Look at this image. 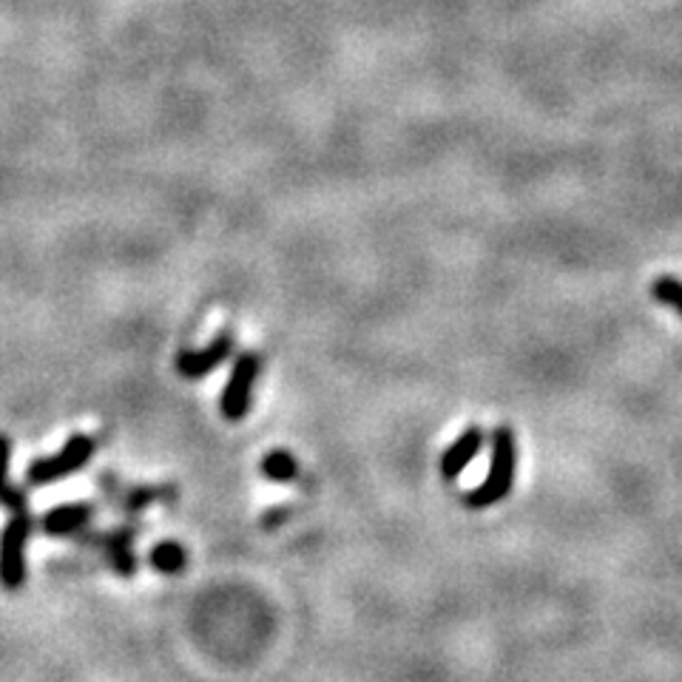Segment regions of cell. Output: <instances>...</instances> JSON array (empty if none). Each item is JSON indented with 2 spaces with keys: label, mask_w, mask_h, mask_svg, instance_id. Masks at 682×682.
Wrapping results in <instances>:
<instances>
[{
  "label": "cell",
  "mask_w": 682,
  "mask_h": 682,
  "mask_svg": "<svg viewBox=\"0 0 682 682\" xmlns=\"http://www.w3.org/2000/svg\"><path fill=\"white\" fill-rule=\"evenodd\" d=\"M233 333L222 330L211 345L202 347V350H182L177 356V373L188 381H197V378L211 376L217 367H222L228 358L233 356Z\"/></svg>",
  "instance_id": "obj_7"
},
{
  "label": "cell",
  "mask_w": 682,
  "mask_h": 682,
  "mask_svg": "<svg viewBox=\"0 0 682 682\" xmlns=\"http://www.w3.org/2000/svg\"><path fill=\"white\" fill-rule=\"evenodd\" d=\"M94 452H97V438L94 436H72L66 444L60 447L54 455H43L32 461L27 470V481L32 486H49L57 484L63 478L74 475V472L86 470L92 464Z\"/></svg>",
  "instance_id": "obj_2"
},
{
  "label": "cell",
  "mask_w": 682,
  "mask_h": 682,
  "mask_svg": "<svg viewBox=\"0 0 682 682\" xmlns=\"http://www.w3.org/2000/svg\"><path fill=\"white\" fill-rule=\"evenodd\" d=\"M262 475L271 481V484H296L298 475H302V466L293 458V452L287 450H271L262 458Z\"/></svg>",
  "instance_id": "obj_11"
},
{
  "label": "cell",
  "mask_w": 682,
  "mask_h": 682,
  "mask_svg": "<svg viewBox=\"0 0 682 682\" xmlns=\"http://www.w3.org/2000/svg\"><path fill=\"white\" fill-rule=\"evenodd\" d=\"M651 296H654V302L674 311L676 316H682V279L657 276L654 282H651Z\"/></svg>",
  "instance_id": "obj_13"
},
{
  "label": "cell",
  "mask_w": 682,
  "mask_h": 682,
  "mask_svg": "<svg viewBox=\"0 0 682 682\" xmlns=\"http://www.w3.org/2000/svg\"><path fill=\"white\" fill-rule=\"evenodd\" d=\"M99 490L106 492L112 504H117L119 510L126 512V515H132V517L139 515L143 510H148L151 504H157V501H171V497L177 495V490H174V486H148V484L126 486V484H119L117 475H112V472H103V475H99Z\"/></svg>",
  "instance_id": "obj_6"
},
{
  "label": "cell",
  "mask_w": 682,
  "mask_h": 682,
  "mask_svg": "<svg viewBox=\"0 0 682 682\" xmlns=\"http://www.w3.org/2000/svg\"><path fill=\"white\" fill-rule=\"evenodd\" d=\"M148 560H151L154 571H159V575H182L188 566V552L177 541H159L151 549V555H148Z\"/></svg>",
  "instance_id": "obj_12"
},
{
  "label": "cell",
  "mask_w": 682,
  "mask_h": 682,
  "mask_svg": "<svg viewBox=\"0 0 682 682\" xmlns=\"http://www.w3.org/2000/svg\"><path fill=\"white\" fill-rule=\"evenodd\" d=\"M515 466H517V444L512 427H497L492 432V461L490 472L475 490L464 495L466 510H486L501 501H506L515 486Z\"/></svg>",
  "instance_id": "obj_1"
},
{
  "label": "cell",
  "mask_w": 682,
  "mask_h": 682,
  "mask_svg": "<svg viewBox=\"0 0 682 682\" xmlns=\"http://www.w3.org/2000/svg\"><path fill=\"white\" fill-rule=\"evenodd\" d=\"M80 541L106 555L108 566L117 577H134L137 575V555H134V537L137 529L134 526H117L108 532H80Z\"/></svg>",
  "instance_id": "obj_5"
},
{
  "label": "cell",
  "mask_w": 682,
  "mask_h": 682,
  "mask_svg": "<svg viewBox=\"0 0 682 682\" xmlns=\"http://www.w3.org/2000/svg\"><path fill=\"white\" fill-rule=\"evenodd\" d=\"M9 466H12V438L0 432V506L9 512H27V492L9 481Z\"/></svg>",
  "instance_id": "obj_10"
},
{
  "label": "cell",
  "mask_w": 682,
  "mask_h": 682,
  "mask_svg": "<svg viewBox=\"0 0 682 682\" xmlns=\"http://www.w3.org/2000/svg\"><path fill=\"white\" fill-rule=\"evenodd\" d=\"M34 529V517L27 512H12V521L0 532V586L18 591L27 584V546Z\"/></svg>",
  "instance_id": "obj_3"
},
{
  "label": "cell",
  "mask_w": 682,
  "mask_h": 682,
  "mask_svg": "<svg viewBox=\"0 0 682 682\" xmlns=\"http://www.w3.org/2000/svg\"><path fill=\"white\" fill-rule=\"evenodd\" d=\"M262 373V356L259 353H239L233 361L231 378H228L225 390H222V416L228 421H242L251 412L253 405V387Z\"/></svg>",
  "instance_id": "obj_4"
},
{
  "label": "cell",
  "mask_w": 682,
  "mask_h": 682,
  "mask_svg": "<svg viewBox=\"0 0 682 682\" xmlns=\"http://www.w3.org/2000/svg\"><path fill=\"white\" fill-rule=\"evenodd\" d=\"M484 441L486 436L481 427H470V430L461 432V436L447 447L444 455H441V475H444V481H458L461 472L475 461L478 452L484 450Z\"/></svg>",
  "instance_id": "obj_9"
},
{
  "label": "cell",
  "mask_w": 682,
  "mask_h": 682,
  "mask_svg": "<svg viewBox=\"0 0 682 682\" xmlns=\"http://www.w3.org/2000/svg\"><path fill=\"white\" fill-rule=\"evenodd\" d=\"M97 517V506L83 501V504H66L54 506L46 515L40 517V529L52 537H77L80 532H86L92 521Z\"/></svg>",
  "instance_id": "obj_8"
},
{
  "label": "cell",
  "mask_w": 682,
  "mask_h": 682,
  "mask_svg": "<svg viewBox=\"0 0 682 682\" xmlns=\"http://www.w3.org/2000/svg\"><path fill=\"white\" fill-rule=\"evenodd\" d=\"M287 515H291V510H285V506H279V510L265 512V517H262V526H265V532L279 529V526L285 524Z\"/></svg>",
  "instance_id": "obj_14"
}]
</instances>
